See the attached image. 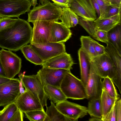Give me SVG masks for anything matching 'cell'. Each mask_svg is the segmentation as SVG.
I'll use <instances>...</instances> for the list:
<instances>
[{
  "instance_id": "cell-40",
  "label": "cell",
  "mask_w": 121,
  "mask_h": 121,
  "mask_svg": "<svg viewBox=\"0 0 121 121\" xmlns=\"http://www.w3.org/2000/svg\"><path fill=\"white\" fill-rule=\"evenodd\" d=\"M57 5L62 8L69 7L68 4L69 0H51Z\"/></svg>"
},
{
  "instance_id": "cell-14",
  "label": "cell",
  "mask_w": 121,
  "mask_h": 121,
  "mask_svg": "<svg viewBox=\"0 0 121 121\" xmlns=\"http://www.w3.org/2000/svg\"><path fill=\"white\" fill-rule=\"evenodd\" d=\"M102 78L97 74L91 63L89 75L85 86L87 99L89 100L100 98L102 92Z\"/></svg>"
},
{
  "instance_id": "cell-13",
  "label": "cell",
  "mask_w": 121,
  "mask_h": 121,
  "mask_svg": "<svg viewBox=\"0 0 121 121\" xmlns=\"http://www.w3.org/2000/svg\"><path fill=\"white\" fill-rule=\"evenodd\" d=\"M57 109L62 114L78 121L87 114V108L77 104L65 100L56 104Z\"/></svg>"
},
{
  "instance_id": "cell-44",
  "label": "cell",
  "mask_w": 121,
  "mask_h": 121,
  "mask_svg": "<svg viewBox=\"0 0 121 121\" xmlns=\"http://www.w3.org/2000/svg\"><path fill=\"white\" fill-rule=\"evenodd\" d=\"M0 76L5 77L6 75L3 66L0 61Z\"/></svg>"
},
{
  "instance_id": "cell-46",
  "label": "cell",
  "mask_w": 121,
  "mask_h": 121,
  "mask_svg": "<svg viewBox=\"0 0 121 121\" xmlns=\"http://www.w3.org/2000/svg\"><path fill=\"white\" fill-rule=\"evenodd\" d=\"M31 2V6L33 7L35 6L37 4V2L38 0H29Z\"/></svg>"
},
{
  "instance_id": "cell-32",
  "label": "cell",
  "mask_w": 121,
  "mask_h": 121,
  "mask_svg": "<svg viewBox=\"0 0 121 121\" xmlns=\"http://www.w3.org/2000/svg\"><path fill=\"white\" fill-rule=\"evenodd\" d=\"M24 113L26 117L30 121H44L46 116L44 109L34 110Z\"/></svg>"
},
{
  "instance_id": "cell-5",
  "label": "cell",
  "mask_w": 121,
  "mask_h": 121,
  "mask_svg": "<svg viewBox=\"0 0 121 121\" xmlns=\"http://www.w3.org/2000/svg\"><path fill=\"white\" fill-rule=\"evenodd\" d=\"M0 61L6 78H14L20 72L22 60L15 54L10 50L2 49L0 50Z\"/></svg>"
},
{
  "instance_id": "cell-20",
  "label": "cell",
  "mask_w": 121,
  "mask_h": 121,
  "mask_svg": "<svg viewBox=\"0 0 121 121\" xmlns=\"http://www.w3.org/2000/svg\"><path fill=\"white\" fill-rule=\"evenodd\" d=\"M81 79L85 87L87 84L91 69V57L81 48L78 51Z\"/></svg>"
},
{
  "instance_id": "cell-11",
  "label": "cell",
  "mask_w": 121,
  "mask_h": 121,
  "mask_svg": "<svg viewBox=\"0 0 121 121\" xmlns=\"http://www.w3.org/2000/svg\"><path fill=\"white\" fill-rule=\"evenodd\" d=\"M69 7L82 18L94 21L97 19L91 0H69Z\"/></svg>"
},
{
  "instance_id": "cell-47",
  "label": "cell",
  "mask_w": 121,
  "mask_h": 121,
  "mask_svg": "<svg viewBox=\"0 0 121 121\" xmlns=\"http://www.w3.org/2000/svg\"><path fill=\"white\" fill-rule=\"evenodd\" d=\"M48 0H39L40 3L41 4H45L48 1Z\"/></svg>"
},
{
  "instance_id": "cell-31",
  "label": "cell",
  "mask_w": 121,
  "mask_h": 121,
  "mask_svg": "<svg viewBox=\"0 0 121 121\" xmlns=\"http://www.w3.org/2000/svg\"><path fill=\"white\" fill-rule=\"evenodd\" d=\"M102 89L111 97L117 98L120 97L112 79L107 76L104 78L102 82Z\"/></svg>"
},
{
  "instance_id": "cell-17",
  "label": "cell",
  "mask_w": 121,
  "mask_h": 121,
  "mask_svg": "<svg viewBox=\"0 0 121 121\" xmlns=\"http://www.w3.org/2000/svg\"><path fill=\"white\" fill-rule=\"evenodd\" d=\"M106 44L107 46L105 47V52L110 58L116 69V73L112 80L121 93V54L109 42Z\"/></svg>"
},
{
  "instance_id": "cell-12",
  "label": "cell",
  "mask_w": 121,
  "mask_h": 121,
  "mask_svg": "<svg viewBox=\"0 0 121 121\" xmlns=\"http://www.w3.org/2000/svg\"><path fill=\"white\" fill-rule=\"evenodd\" d=\"M14 102L18 108L24 113L44 109L39 99L30 92L26 90L20 94Z\"/></svg>"
},
{
  "instance_id": "cell-36",
  "label": "cell",
  "mask_w": 121,
  "mask_h": 121,
  "mask_svg": "<svg viewBox=\"0 0 121 121\" xmlns=\"http://www.w3.org/2000/svg\"><path fill=\"white\" fill-rule=\"evenodd\" d=\"M16 19H12L10 18H0V30L6 28L15 22Z\"/></svg>"
},
{
  "instance_id": "cell-8",
  "label": "cell",
  "mask_w": 121,
  "mask_h": 121,
  "mask_svg": "<svg viewBox=\"0 0 121 121\" xmlns=\"http://www.w3.org/2000/svg\"><path fill=\"white\" fill-rule=\"evenodd\" d=\"M30 45L43 61L66 52L64 42H49L43 44L30 43Z\"/></svg>"
},
{
  "instance_id": "cell-9",
  "label": "cell",
  "mask_w": 121,
  "mask_h": 121,
  "mask_svg": "<svg viewBox=\"0 0 121 121\" xmlns=\"http://www.w3.org/2000/svg\"><path fill=\"white\" fill-rule=\"evenodd\" d=\"M91 58L95 70L103 78L108 76L112 80L116 73L115 67L108 55L105 52Z\"/></svg>"
},
{
  "instance_id": "cell-16",
  "label": "cell",
  "mask_w": 121,
  "mask_h": 121,
  "mask_svg": "<svg viewBox=\"0 0 121 121\" xmlns=\"http://www.w3.org/2000/svg\"><path fill=\"white\" fill-rule=\"evenodd\" d=\"M72 35L69 28L61 22H51L48 41L52 43L65 42L71 38Z\"/></svg>"
},
{
  "instance_id": "cell-41",
  "label": "cell",
  "mask_w": 121,
  "mask_h": 121,
  "mask_svg": "<svg viewBox=\"0 0 121 121\" xmlns=\"http://www.w3.org/2000/svg\"><path fill=\"white\" fill-rule=\"evenodd\" d=\"M108 5L121 8V0H104Z\"/></svg>"
},
{
  "instance_id": "cell-2",
  "label": "cell",
  "mask_w": 121,
  "mask_h": 121,
  "mask_svg": "<svg viewBox=\"0 0 121 121\" xmlns=\"http://www.w3.org/2000/svg\"><path fill=\"white\" fill-rule=\"evenodd\" d=\"M62 8L49 1L46 3L35 6L28 13V22L58 21L61 15Z\"/></svg>"
},
{
  "instance_id": "cell-15",
  "label": "cell",
  "mask_w": 121,
  "mask_h": 121,
  "mask_svg": "<svg viewBox=\"0 0 121 121\" xmlns=\"http://www.w3.org/2000/svg\"><path fill=\"white\" fill-rule=\"evenodd\" d=\"M51 22L36 21L33 25L31 40L30 43L43 44L49 42Z\"/></svg>"
},
{
  "instance_id": "cell-26",
  "label": "cell",
  "mask_w": 121,
  "mask_h": 121,
  "mask_svg": "<svg viewBox=\"0 0 121 121\" xmlns=\"http://www.w3.org/2000/svg\"><path fill=\"white\" fill-rule=\"evenodd\" d=\"M120 98L112 97L102 89V92L100 97L103 121L106 115L109 112L115 102Z\"/></svg>"
},
{
  "instance_id": "cell-6",
  "label": "cell",
  "mask_w": 121,
  "mask_h": 121,
  "mask_svg": "<svg viewBox=\"0 0 121 121\" xmlns=\"http://www.w3.org/2000/svg\"><path fill=\"white\" fill-rule=\"evenodd\" d=\"M19 77L25 90L29 91L36 97L43 107H47L48 98L45 93L44 86L37 74L26 75L22 73Z\"/></svg>"
},
{
  "instance_id": "cell-35",
  "label": "cell",
  "mask_w": 121,
  "mask_h": 121,
  "mask_svg": "<svg viewBox=\"0 0 121 121\" xmlns=\"http://www.w3.org/2000/svg\"><path fill=\"white\" fill-rule=\"evenodd\" d=\"M121 8L109 6L105 18L111 17L121 13Z\"/></svg>"
},
{
  "instance_id": "cell-29",
  "label": "cell",
  "mask_w": 121,
  "mask_h": 121,
  "mask_svg": "<svg viewBox=\"0 0 121 121\" xmlns=\"http://www.w3.org/2000/svg\"><path fill=\"white\" fill-rule=\"evenodd\" d=\"M92 39L89 36H82L80 38L81 43V48L91 58L97 56Z\"/></svg>"
},
{
  "instance_id": "cell-10",
  "label": "cell",
  "mask_w": 121,
  "mask_h": 121,
  "mask_svg": "<svg viewBox=\"0 0 121 121\" xmlns=\"http://www.w3.org/2000/svg\"><path fill=\"white\" fill-rule=\"evenodd\" d=\"M69 70L42 66L37 75L44 86L48 84L60 87L66 73Z\"/></svg>"
},
{
  "instance_id": "cell-25",
  "label": "cell",
  "mask_w": 121,
  "mask_h": 121,
  "mask_svg": "<svg viewBox=\"0 0 121 121\" xmlns=\"http://www.w3.org/2000/svg\"><path fill=\"white\" fill-rule=\"evenodd\" d=\"M108 42L121 54V25H117L107 32Z\"/></svg>"
},
{
  "instance_id": "cell-45",
  "label": "cell",
  "mask_w": 121,
  "mask_h": 121,
  "mask_svg": "<svg viewBox=\"0 0 121 121\" xmlns=\"http://www.w3.org/2000/svg\"><path fill=\"white\" fill-rule=\"evenodd\" d=\"M90 121H102V120L101 119L96 117H91L89 120Z\"/></svg>"
},
{
  "instance_id": "cell-7",
  "label": "cell",
  "mask_w": 121,
  "mask_h": 121,
  "mask_svg": "<svg viewBox=\"0 0 121 121\" xmlns=\"http://www.w3.org/2000/svg\"><path fill=\"white\" fill-rule=\"evenodd\" d=\"M22 86L18 78H13L0 85V107L14 102L21 93Z\"/></svg>"
},
{
  "instance_id": "cell-24",
  "label": "cell",
  "mask_w": 121,
  "mask_h": 121,
  "mask_svg": "<svg viewBox=\"0 0 121 121\" xmlns=\"http://www.w3.org/2000/svg\"><path fill=\"white\" fill-rule=\"evenodd\" d=\"M61 15L60 18L61 22L69 28L75 26L79 23L78 16L69 7L62 8Z\"/></svg>"
},
{
  "instance_id": "cell-28",
  "label": "cell",
  "mask_w": 121,
  "mask_h": 121,
  "mask_svg": "<svg viewBox=\"0 0 121 121\" xmlns=\"http://www.w3.org/2000/svg\"><path fill=\"white\" fill-rule=\"evenodd\" d=\"M87 109V113L91 117L98 118L102 120V113L100 98L89 100Z\"/></svg>"
},
{
  "instance_id": "cell-23",
  "label": "cell",
  "mask_w": 121,
  "mask_h": 121,
  "mask_svg": "<svg viewBox=\"0 0 121 121\" xmlns=\"http://www.w3.org/2000/svg\"><path fill=\"white\" fill-rule=\"evenodd\" d=\"M46 107V116L44 121H75L62 114L57 109L52 101L50 105Z\"/></svg>"
},
{
  "instance_id": "cell-1",
  "label": "cell",
  "mask_w": 121,
  "mask_h": 121,
  "mask_svg": "<svg viewBox=\"0 0 121 121\" xmlns=\"http://www.w3.org/2000/svg\"><path fill=\"white\" fill-rule=\"evenodd\" d=\"M33 28L29 22L18 18L0 30V47L16 52L31 41Z\"/></svg>"
},
{
  "instance_id": "cell-43",
  "label": "cell",
  "mask_w": 121,
  "mask_h": 121,
  "mask_svg": "<svg viewBox=\"0 0 121 121\" xmlns=\"http://www.w3.org/2000/svg\"><path fill=\"white\" fill-rule=\"evenodd\" d=\"M10 79L5 77L0 76V85L6 83L10 80Z\"/></svg>"
},
{
  "instance_id": "cell-3",
  "label": "cell",
  "mask_w": 121,
  "mask_h": 121,
  "mask_svg": "<svg viewBox=\"0 0 121 121\" xmlns=\"http://www.w3.org/2000/svg\"><path fill=\"white\" fill-rule=\"evenodd\" d=\"M60 87L67 99H87L85 86L81 80L72 74L70 70L65 73Z\"/></svg>"
},
{
  "instance_id": "cell-42",
  "label": "cell",
  "mask_w": 121,
  "mask_h": 121,
  "mask_svg": "<svg viewBox=\"0 0 121 121\" xmlns=\"http://www.w3.org/2000/svg\"><path fill=\"white\" fill-rule=\"evenodd\" d=\"M94 9L97 15V18L99 17L100 15V13L99 6L95 0H91Z\"/></svg>"
},
{
  "instance_id": "cell-18",
  "label": "cell",
  "mask_w": 121,
  "mask_h": 121,
  "mask_svg": "<svg viewBox=\"0 0 121 121\" xmlns=\"http://www.w3.org/2000/svg\"><path fill=\"white\" fill-rule=\"evenodd\" d=\"M74 64L70 55L65 52L43 61L41 65L49 68L70 70Z\"/></svg>"
},
{
  "instance_id": "cell-4",
  "label": "cell",
  "mask_w": 121,
  "mask_h": 121,
  "mask_svg": "<svg viewBox=\"0 0 121 121\" xmlns=\"http://www.w3.org/2000/svg\"><path fill=\"white\" fill-rule=\"evenodd\" d=\"M29 0H0V18L17 17L29 12Z\"/></svg>"
},
{
  "instance_id": "cell-33",
  "label": "cell",
  "mask_w": 121,
  "mask_h": 121,
  "mask_svg": "<svg viewBox=\"0 0 121 121\" xmlns=\"http://www.w3.org/2000/svg\"><path fill=\"white\" fill-rule=\"evenodd\" d=\"M100 9V15L97 18L102 19L105 18L109 5H108L104 0H95Z\"/></svg>"
},
{
  "instance_id": "cell-37",
  "label": "cell",
  "mask_w": 121,
  "mask_h": 121,
  "mask_svg": "<svg viewBox=\"0 0 121 121\" xmlns=\"http://www.w3.org/2000/svg\"><path fill=\"white\" fill-rule=\"evenodd\" d=\"M92 41L97 56L102 55L105 53V47L104 46L100 45L98 42L93 39Z\"/></svg>"
},
{
  "instance_id": "cell-21",
  "label": "cell",
  "mask_w": 121,
  "mask_h": 121,
  "mask_svg": "<svg viewBox=\"0 0 121 121\" xmlns=\"http://www.w3.org/2000/svg\"><path fill=\"white\" fill-rule=\"evenodd\" d=\"M93 22L97 29L107 32L121 23V13L108 18L102 19H97Z\"/></svg>"
},
{
  "instance_id": "cell-34",
  "label": "cell",
  "mask_w": 121,
  "mask_h": 121,
  "mask_svg": "<svg viewBox=\"0 0 121 121\" xmlns=\"http://www.w3.org/2000/svg\"><path fill=\"white\" fill-rule=\"evenodd\" d=\"M116 101L113 104L111 110L103 120V121H116L115 110Z\"/></svg>"
},
{
  "instance_id": "cell-39",
  "label": "cell",
  "mask_w": 121,
  "mask_h": 121,
  "mask_svg": "<svg viewBox=\"0 0 121 121\" xmlns=\"http://www.w3.org/2000/svg\"><path fill=\"white\" fill-rule=\"evenodd\" d=\"M23 117V112L18 108L11 118L10 121H22Z\"/></svg>"
},
{
  "instance_id": "cell-30",
  "label": "cell",
  "mask_w": 121,
  "mask_h": 121,
  "mask_svg": "<svg viewBox=\"0 0 121 121\" xmlns=\"http://www.w3.org/2000/svg\"><path fill=\"white\" fill-rule=\"evenodd\" d=\"M18 109L14 102L5 106L2 110L0 111V121H10Z\"/></svg>"
},
{
  "instance_id": "cell-27",
  "label": "cell",
  "mask_w": 121,
  "mask_h": 121,
  "mask_svg": "<svg viewBox=\"0 0 121 121\" xmlns=\"http://www.w3.org/2000/svg\"><path fill=\"white\" fill-rule=\"evenodd\" d=\"M20 50L27 60L35 65H41L43 61L33 50L30 44L23 46Z\"/></svg>"
},
{
  "instance_id": "cell-38",
  "label": "cell",
  "mask_w": 121,
  "mask_h": 121,
  "mask_svg": "<svg viewBox=\"0 0 121 121\" xmlns=\"http://www.w3.org/2000/svg\"><path fill=\"white\" fill-rule=\"evenodd\" d=\"M116 121H121V99L120 98L116 101L115 105Z\"/></svg>"
},
{
  "instance_id": "cell-19",
  "label": "cell",
  "mask_w": 121,
  "mask_h": 121,
  "mask_svg": "<svg viewBox=\"0 0 121 121\" xmlns=\"http://www.w3.org/2000/svg\"><path fill=\"white\" fill-rule=\"evenodd\" d=\"M79 23L93 38L106 44L108 43L107 32L97 29L93 21L80 17Z\"/></svg>"
},
{
  "instance_id": "cell-22",
  "label": "cell",
  "mask_w": 121,
  "mask_h": 121,
  "mask_svg": "<svg viewBox=\"0 0 121 121\" xmlns=\"http://www.w3.org/2000/svg\"><path fill=\"white\" fill-rule=\"evenodd\" d=\"M44 90L48 98L56 104L67 99L60 87L47 84L44 86Z\"/></svg>"
}]
</instances>
